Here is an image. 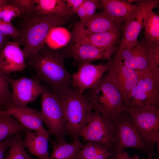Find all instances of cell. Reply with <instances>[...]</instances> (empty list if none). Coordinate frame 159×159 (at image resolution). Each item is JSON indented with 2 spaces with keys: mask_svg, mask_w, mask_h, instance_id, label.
I'll list each match as a JSON object with an SVG mask.
<instances>
[{
  "mask_svg": "<svg viewBox=\"0 0 159 159\" xmlns=\"http://www.w3.org/2000/svg\"><path fill=\"white\" fill-rule=\"evenodd\" d=\"M66 57L59 49L45 44L26 61L35 72L37 79L46 83L52 92L61 95L73 89L72 75L64 65Z\"/></svg>",
  "mask_w": 159,
  "mask_h": 159,
  "instance_id": "1",
  "label": "cell"
},
{
  "mask_svg": "<svg viewBox=\"0 0 159 159\" xmlns=\"http://www.w3.org/2000/svg\"><path fill=\"white\" fill-rule=\"evenodd\" d=\"M18 18L15 27L20 35L14 40L24 46L22 50L27 61L46 44L47 35L53 28L68 21V18L39 14L36 11Z\"/></svg>",
  "mask_w": 159,
  "mask_h": 159,
  "instance_id": "2",
  "label": "cell"
},
{
  "mask_svg": "<svg viewBox=\"0 0 159 159\" xmlns=\"http://www.w3.org/2000/svg\"><path fill=\"white\" fill-rule=\"evenodd\" d=\"M63 105L66 133L73 141L79 137L92 112V108L86 97L74 89L59 95Z\"/></svg>",
  "mask_w": 159,
  "mask_h": 159,
  "instance_id": "3",
  "label": "cell"
},
{
  "mask_svg": "<svg viewBox=\"0 0 159 159\" xmlns=\"http://www.w3.org/2000/svg\"><path fill=\"white\" fill-rule=\"evenodd\" d=\"M85 96L93 110L100 113L106 122L121 112H129L122 95L105 77H102Z\"/></svg>",
  "mask_w": 159,
  "mask_h": 159,
  "instance_id": "4",
  "label": "cell"
},
{
  "mask_svg": "<svg viewBox=\"0 0 159 159\" xmlns=\"http://www.w3.org/2000/svg\"><path fill=\"white\" fill-rule=\"evenodd\" d=\"M107 122L114 144L112 152L115 157L116 154L128 148L150 153L130 112H121Z\"/></svg>",
  "mask_w": 159,
  "mask_h": 159,
  "instance_id": "5",
  "label": "cell"
},
{
  "mask_svg": "<svg viewBox=\"0 0 159 159\" xmlns=\"http://www.w3.org/2000/svg\"><path fill=\"white\" fill-rule=\"evenodd\" d=\"M139 74L138 82L125 102L129 112L145 106L159 107V76L151 72Z\"/></svg>",
  "mask_w": 159,
  "mask_h": 159,
  "instance_id": "6",
  "label": "cell"
},
{
  "mask_svg": "<svg viewBox=\"0 0 159 159\" xmlns=\"http://www.w3.org/2000/svg\"><path fill=\"white\" fill-rule=\"evenodd\" d=\"M145 38L132 47L116 52L112 59L118 60L138 73L151 72L159 76V66L155 62L150 47V42Z\"/></svg>",
  "mask_w": 159,
  "mask_h": 159,
  "instance_id": "7",
  "label": "cell"
},
{
  "mask_svg": "<svg viewBox=\"0 0 159 159\" xmlns=\"http://www.w3.org/2000/svg\"><path fill=\"white\" fill-rule=\"evenodd\" d=\"M41 98V112L50 135H53L56 141L65 138L64 116L60 96L47 89L42 94Z\"/></svg>",
  "mask_w": 159,
  "mask_h": 159,
  "instance_id": "8",
  "label": "cell"
},
{
  "mask_svg": "<svg viewBox=\"0 0 159 159\" xmlns=\"http://www.w3.org/2000/svg\"><path fill=\"white\" fill-rule=\"evenodd\" d=\"M152 156L156 144L159 151V107L145 106L130 112Z\"/></svg>",
  "mask_w": 159,
  "mask_h": 159,
  "instance_id": "9",
  "label": "cell"
},
{
  "mask_svg": "<svg viewBox=\"0 0 159 159\" xmlns=\"http://www.w3.org/2000/svg\"><path fill=\"white\" fill-rule=\"evenodd\" d=\"M159 2L158 0H139L137 4L138 8L137 11L122 27V38L116 52L136 44L138 41V37L143 28L145 12L156 7Z\"/></svg>",
  "mask_w": 159,
  "mask_h": 159,
  "instance_id": "10",
  "label": "cell"
},
{
  "mask_svg": "<svg viewBox=\"0 0 159 159\" xmlns=\"http://www.w3.org/2000/svg\"><path fill=\"white\" fill-rule=\"evenodd\" d=\"M8 80L12 90L13 107H26L47 90L37 79L21 77L13 79L9 76Z\"/></svg>",
  "mask_w": 159,
  "mask_h": 159,
  "instance_id": "11",
  "label": "cell"
},
{
  "mask_svg": "<svg viewBox=\"0 0 159 159\" xmlns=\"http://www.w3.org/2000/svg\"><path fill=\"white\" fill-rule=\"evenodd\" d=\"M107 72L106 78L120 92L125 102L138 82L139 73L121 62L111 59Z\"/></svg>",
  "mask_w": 159,
  "mask_h": 159,
  "instance_id": "12",
  "label": "cell"
},
{
  "mask_svg": "<svg viewBox=\"0 0 159 159\" xmlns=\"http://www.w3.org/2000/svg\"><path fill=\"white\" fill-rule=\"evenodd\" d=\"M110 60L105 64L96 65L90 63L79 64L77 71L72 76V86L73 89L80 93L95 87L108 71Z\"/></svg>",
  "mask_w": 159,
  "mask_h": 159,
  "instance_id": "13",
  "label": "cell"
},
{
  "mask_svg": "<svg viewBox=\"0 0 159 159\" xmlns=\"http://www.w3.org/2000/svg\"><path fill=\"white\" fill-rule=\"evenodd\" d=\"M81 136L87 141L103 145L110 152L113 151L114 144L108 125L97 112H92Z\"/></svg>",
  "mask_w": 159,
  "mask_h": 159,
  "instance_id": "14",
  "label": "cell"
},
{
  "mask_svg": "<svg viewBox=\"0 0 159 159\" xmlns=\"http://www.w3.org/2000/svg\"><path fill=\"white\" fill-rule=\"evenodd\" d=\"M118 47L116 46L109 48H102L87 44L75 43L68 51L69 56L72 57L79 64L90 63L97 60H110Z\"/></svg>",
  "mask_w": 159,
  "mask_h": 159,
  "instance_id": "15",
  "label": "cell"
},
{
  "mask_svg": "<svg viewBox=\"0 0 159 159\" xmlns=\"http://www.w3.org/2000/svg\"><path fill=\"white\" fill-rule=\"evenodd\" d=\"M19 45L16 41L9 40L0 54V70L6 75L22 71L26 67V59Z\"/></svg>",
  "mask_w": 159,
  "mask_h": 159,
  "instance_id": "16",
  "label": "cell"
},
{
  "mask_svg": "<svg viewBox=\"0 0 159 159\" xmlns=\"http://www.w3.org/2000/svg\"><path fill=\"white\" fill-rule=\"evenodd\" d=\"M4 113L12 116L26 129L49 137L50 135L43 127L41 111L26 107H12L4 111Z\"/></svg>",
  "mask_w": 159,
  "mask_h": 159,
  "instance_id": "17",
  "label": "cell"
},
{
  "mask_svg": "<svg viewBox=\"0 0 159 159\" xmlns=\"http://www.w3.org/2000/svg\"><path fill=\"white\" fill-rule=\"evenodd\" d=\"M121 32H108L89 34L74 28L72 38L75 43L87 44L102 48H109L117 46L120 42Z\"/></svg>",
  "mask_w": 159,
  "mask_h": 159,
  "instance_id": "18",
  "label": "cell"
},
{
  "mask_svg": "<svg viewBox=\"0 0 159 159\" xmlns=\"http://www.w3.org/2000/svg\"><path fill=\"white\" fill-rule=\"evenodd\" d=\"M103 11L110 19L121 27L133 16L138 10L137 5L127 2L126 0H100Z\"/></svg>",
  "mask_w": 159,
  "mask_h": 159,
  "instance_id": "19",
  "label": "cell"
},
{
  "mask_svg": "<svg viewBox=\"0 0 159 159\" xmlns=\"http://www.w3.org/2000/svg\"><path fill=\"white\" fill-rule=\"evenodd\" d=\"M122 27L112 21L102 11L84 21L77 22L74 28L85 33L95 34L121 32Z\"/></svg>",
  "mask_w": 159,
  "mask_h": 159,
  "instance_id": "20",
  "label": "cell"
},
{
  "mask_svg": "<svg viewBox=\"0 0 159 159\" xmlns=\"http://www.w3.org/2000/svg\"><path fill=\"white\" fill-rule=\"evenodd\" d=\"M24 132L23 144L30 153L39 159H51L48 153L49 137L26 129Z\"/></svg>",
  "mask_w": 159,
  "mask_h": 159,
  "instance_id": "21",
  "label": "cell"
},
{
  "mask_svg": "<svg viewBox=\"0 0 159 159\" xmlns=\"http://www.w3.org/2000/svg\"><path fill=\"white\" fill-rule=\"evenodd\" d=\"M36 12L39 14L68 18L73 13L64 0H34Z\"/></svg>",
  "mask_w": 159,
  "mask_h": 159,
  "instance_id": "22",
  "label": "cell"
},
{
  "mask_svg": "<svg viewBox=\"0 0 159 159\" xmlns=\"http://www.w3.org/2000/svg\"><path fill=\"white\" fill-rule=\"evenodd\" d=\"M49 141L53 149L51 159H75L83 145L80 141L67 143L65 138L56 141L50 139Z\"/></svg>",
  "mask_w": 159,
  "mask_h": 159,
  "instance_id": "23",
  "label": "cell"
},
{
  "mask_svg": "<svg viewBox=\"0 0 159 159\" xmlns=\"http://www.w3.org/2000/svg\"><path fill=\"white\" fill-rule=\"evenodd\" d=\"M115 157L112 152L99 144L87 141L83 145L75 159H107Z\"/></svg>",
  "mask_w": 159,
  "mask_h": 159,
  "instance_id": "24",
  "label": "cell"
},
{
  "mask_svg": "<svg viewBox=\"0 0 159 159\" xmlns=\"http://www.w3.org/2000/svg\"><path fill=\"white\" fill-rule=\"evenodd\" d=\"M26 129L11 115L4 113L0 115V142L24 132Z\"/></svg>",
  "mask_w": 159,
  "mask_h": 159,
  "instance_id": "25",
  "label": "cell"
},
{
  "mask_svg": "<svg viewBox=\"0 0 159 159\" xmlns=\"http://www.w3.org/2000/svg\"><path fill=\"white\" fill-rule=\"evenodd\" d=\"M72 38V34L66 29L59 26L52 28L46 39V45L54 49L66 46Z\"/></svg>",
  "mask_w": 159,
  "mask_h": 159,
  "instance_id": "26",
  "label": "cell"
},
{
  "mask_svg": "<svg viewBox=\"0 0 159 159\" xmlns=\"http://www.w3.org/2000/svg\"><path fill=\"white\" fill-rule=\"evenodd\" d=\"M143 27L145 39L150 42L159 41V16L150 9L144 16Z\"/></svg>",
  "mask_w": 159,
  "mask_h": 159,
  "instance_id": "27",
  "label": "cell"
},
{
  "mask_svg": "<svg viewBox=\"0 0 159 159\" xmlns=\"http://www.w3.org/2000/svg\"><path fill=\"white\" fill-rule=\"evenodd\" d=\"M22 132L13 136L5 159H33L26 153L22 139Z\"/></svg>",
  "mask_w": 159,
  "mask_h": 159,
  "instance_id": "28",
  "label": "cell"
},
{
  "mask_svg": "<svg viewBox=\"0 0 159 159\" xmlns=\"http://www.w3.org/2000/svg\"><path fill=\"white\" fill-rule=\"evenodd\" d=\"M9 76L0 70V110L5 111L13 107L12 92L8 80Z\"/></svg>",
  "mask_w": 159,
  "mask_h": 159,
  "instance_id": "29",
  "label": "cell"
},
{
  "mask_svg": "<svg viewBox=\"0 0 159 159\" xmlns=\"http://www.w3.org/2000/svg\"><path fill=\"white\" fill-rule=\"evenodd\" d=\"M22 15L21 13L16 6L8 3L0 7V20L11 23L15 18Z\"/></svg>",
  "mask_w": 159,
  "mask_h": 159,
  "instance_id": "30",
  "label": "cell"
},
{
  "mask_svg": "<svg viewBox=\"0 0 159 159\" xmlns=\"http://www.w3.org/2000/svg\"><path fill=\"white\" fill-rule=\"evenodd\" d=\"M8 3L18 7L22 15L36 11V4L34 0H9Z\"/></svg>",
  "mask_w": 159,
  "mask_h": 159,
  "instance_id": "31",
  "label": "cell"
},
{
  "mask_svg": "<svg viewBox=\"0 0 159 159\" xmlns=\"http://www.w3.org/2000/svg\"><path fill=\"white\" fill-rule=\"evenodd\" d=\"M0 33L5 36H9L17 39L19 37L18 30L12 24L0 20Z\"/></svg>",
  "mask_w": 159,
  "mask_h": 159,
  "instance_id": "32",
  "label": "cell"
},
{
  "mask_svg": "<svg viewBox=\"0 0 159 159\" xmlns=\"http://www.w3.org/2000/svg\"><path fill=\"white\" fill-rule=\"evenodd\" d=\"M83 5L87 13V19L95 14L97 9L103 8L100 0H85Z\"/></svg>",
  "mask_w": 159,
  "mask_h": 159,
  "instance_id": "33",
  "label": "cell"
},
{
  "mask_svg": "<svg viewBox=\"0 0 159 159\" xmlns=\"http://www.w3.org/2000/svg\"><path fill=\"white\" fill-rule=\"evenodd\" d=\"M13 136L0 142V159H5L7 150L10 146Z\"/></svg>",
  "mask_w": 159,
  "mask_h": 159,
  "instance_id": "34",
  "label": "cell"
},
{
  "mask_svg": "<svg viewBox=\"0 0 159 159\" xmlns=\"http://www.w3.org/2000/svg\"><path fill=\"white\" fill-rule=\"evenodd\" d=\"M68 8L73 13L76 12L79 8L82 5L85 0H64Z\"/></svg>",
  "mask_w": 159,
  "mask_h": 159,
  "instance_id": "35",
  "label": "cell"
},
{
  "mask_svg": "<svg viewBox=\"0 0 159 159\" xmlns=\"http://www.w3.org/2000/svg\"><path fill=\"white\" fill-rule=\"evenodd\" d=\"M150 47L154 58L159 65V41L150 42Z\"/></svg>",
  "mask_w": 159,
  "mask_h": 159,
  "instance_id": "36",
  "label": "cell"
},
{
  "mask_svg": "<svg viewBox=\"0 0 159 159\" xmlns=\"http://www.w3.org/2000/svg\"><path fill=\"white\" fill-rule=\"evenodd\" d=\"M76 13L77 14L80 18V21H84L88 19L87 13L83 4L79 8Z\"/></svg>",
  "mask_w": 159,
  "mask_h": 159,
  "instance_id": "37",
  "label": "cell"
},
{
  "mask_svg": "<svg viewBox=\"0 0 159 159\" xmlns=\"http://www.w3.org/2000/svg\"><path fill=\"white\" fill-rule=\"evenodd\" d=\"M115 157L119 159H139V157L137 155H135L132 157H130L127 152L123 151L116 154Z\"/></svg>",
  "mask_w": 159,
  "mask_h": 159,
  "instance_id": "38",
  "label": "cell"
},
{
  "mask_svg": "<svg viewBox=\"0 0 159 159\" xmlns=\"http://www.w3.org/2000/svg\"><path fill=\"white\" fill-rule=\"evenodd\" d=\"M10 37L5 36L0 33V54Z\"/></svg>",
  "mask_w": 159,
  "mask_h": 159,
  "instance_id": "39",
  "label": "cell"
},
{
  "mask_svg": "<svg viewBox=\"0 0 159 159\" xmlns=\"http://www.w3.org/2000/svg\"><path fill=\"white\" fill-rule=\"evenodd\" d=\"M8 0H0V7L7 4L8 3Z\"/></svg>",
  "mask_w": 159,
  "mask_h": 159,
  "instance_id": "40",
  "label": "cell"
},
{
  "mask_svg": "<svg viewBox=\"0 0 159 159\" xmlns=\"http://www.w3.org/2000/svg\"><path fill=\"white\" fill-rule=\"evenodd\" d=\"M148 159H152V155L151 153H149L148 154ZM155 159H159V157Z\"/></svg>",
  "mask_w": 159,
  "mask_h": 159,
  "instance_id": "41",
  "label": "cell"
},
{
  "mask_svg": "<svg viewBox=\"0 0 159 159\" xmlns=\"http://www.w3.org/2000/svg\"><path fill=\"white\" fill-rule=\"evenodd\" d=\"M4 113V111L0 110V115H2Z\"/></svg>",
  "mask_w": 159,
  "mask_h": 159,
  "instance_id": "42",
  "label": "cell"
},
{
  "mask_svg": "<svg viewBox=\"0 0 159 159\" xmlns=\"http://www.w3.org/2000/svg\"><path fill=\"white\" fill-rule=\"evenodd\" d=\"M119 159L118 158H117V159L116 158H108V159Z\"/></svg>",
  "mask_w": 159,
  "mask_h": 159,
  "instance_id": "43",
  "label": "cell"
}]
</instances>
